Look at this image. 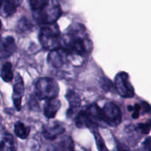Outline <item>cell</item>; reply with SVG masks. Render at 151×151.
<instances>
[{
	"instance_id": "1",
	"label": "cell",
	"mask_w": 151,
	"mask_h": 151,
	"mask_svg": "<svg viewBox=\"0 0 151 151\" xmlns=\"http://www.w3.org/2000/svg\"><path fill=\"white\" fill-rule=\"evenodd\" d=\"M61 15L62 10L57 0H49L47 5L33 13L34 18L38 23L46 25L56 23Z\"/></svg>"
},
{
	"instance_id": "2",
	"label": "cell",
	"mask_w": 151,
	"mask_h": 151,
	"mask_svg": "<svg viewBox=\"0 0 151 151\" xmlns=\"http://www.w3.org/2000/svg\"><path fill=\"white\" fill-rule=\"evenodd\" d=\"M60 32L56 24L44 27L39 32V42L43 48L49 50H54L59 48L61 41L59 40Z\"/></svg>"
},
{
	"instance_id": "3",
	"label": "cell",
	"mask_w": 151,
	"mask_h": 151,
	"mask_svg": "<svg viewBox=\"0 0 151 151\" xmlns=\"http://www.w3.org/2000/svg\"><path fill=\"white\" fill-rule=\"evenodd\" d=\"M59 92V84L53 78H40L35 85V94L40 100H48L56 98Z\"/></svg>"
},
{
	"instance_id": "4",
	"label": "cell",
	"mask_w": 151,
	"mask_h": 151,
	"mask_svg": "<svg viewBox=\"0 0 151 151\" xmlns=\"http://www.w3.org/2000/svg\"><path fill=\"white\" fill-rule=\"evenodd\" d=\"M115 87L118 94L124 98H130L134 96V89L129 82L128 75L126 72H121L117 74L114 81Z\"/></svg>"
},
{
	"instance_id": "5",
	"label": "cell",
	"mask_w": 151,
	"mask_h": 151,
	"mask_svg": "<svg viewBox=\"0 0 151 151\" xmlns=\"http://www.w3.org/2000/svg\"><path fill=\"white\" fill-rule=\"evenodd\" d=\"M104 120L110 126L115 127L121 122V114L119 108L114 103L107 102L102 109Z\"/></svg>"
},
{
	"instance_id": "6",
	"label": "cell",
	"mask_w": 151,
	"mask_h": 151,
	"mask_svg": "<svg viewBox=\"0 0 151 151\" xmlns=\"http://www.w3.org/2000/svg\"><path fill=\"white\" fill-rule=\"evenodd\" d=\"M16 46L13 37L0 38V59H5L16 51Z\"/></svg>"
},
{
	"instance_id": "7",
	"label": "cell",
	"mask_w": 151,
	"mask_h": 151,
	"mask_svg": "<svg viewBox=\"0 0 151 151\" xmlns=\"http://www.w3.org/2000/svg\"><path fill=\"white\" fill-rule=\"evenodd\" d=\"M84 111L94 127L102 126V124H105L102 109H101L96 104L91 105Z\"/></svg>"
},
{
	"instance_id": "8",
	"label": "cell",
	"mask_w": 151,
	"mask_h": 151,
	"mask_svg": "<svg viewBox=\"0 0 151 151\" xmlns=\"http://www.w3.org/2000/svg\"><path fill=\"white\" fill-rule=\"evenodd\" d=\"M25 91V86L22 78L19 75L16 76L15 83L13 86V100L14 106L18 111H20L22 107V99Z\"/></svg>"
},
{
	"instance_id": "9",
	"label": "cell",
	"mask_w": 151,
	"mask_h": 151,
	"mask_svg": "<svg viewBox=\"0 0 151 151\" xmlns=\"http://www.w3.org/2000/svg\"><path fill=\"white\" fill-rule=\"evenodd\" d=\"M68 55V54L65 50L62 48H58L50 52L48 55L47 61L53 67L59 68L65 63Z\"/></svg>"
},
{
	"instance_id": "10",
	"label": "cell",
	"mask_w": 151,
	"mask_h": 151,
	"mask_svg": "<svg viewBox=\"0 0 151 151\" xmlns=\"http://www.w3.org/2000/svg\"><path fill=\"white\" fill-rule=\"evenodd\" d=\"M60 107L61 102L59 99L53 98L47 100L44 108V116L48 119L54 118Z\"/></svg>"
},
{
	"instance_id": "11",
	"label": "cell",
	"mask_w": 151,
	"mask_h": 151,
	"mask_svg": "<svg viewBox=\"0 0 151 151\" xmlns=\"http://www.w3.org/2000/svg\"><path fill=\"white\" fill-rule=\"evenodd\" d=\"M65 132V127L59 123L46 126L43 130L44 137L48 140H53Z\"/></svg>"
},
{
	"instance_id": "12",
	"label": "cell",
	"mask_w": 151,
	"mask_h": 151,
	"mask_svg": "<svg viewBox=\"0 0 151 151\" xmlns=\"http://www.w3.org/2000/svg\"><path fill=\"white\" fill-rule=\"evenodd\" d=\"M66 99L68 100L70 105V109L68 111L69 113L73 112V111L77 109L81 106V99H80L79 96L72 90L68 91L66 94Z\"/></svg>"
},
{
	"instance_id": "13",
	"label": "cell",
	"mask_w": 151,
	"mask_h": 151,
	"mask_svg": "<svg viewBox=\"0 0 151 151\" xmlns=\"http://www.w3.org/2000/svg\"><path fill=\"white\" fill-rule=\"evenodd\" d=\"M22 0H4V12L7 16H11L16 11Z\"/></svg>"
},
{
	"instance_id": "14",
	"label": "cell",
	"mask_w": 151,
	"mask_h": 151,
	"mask_svg": "<svg viewBox=\"0 0 151 151\" xmlns=\"http://www.w3.org/2000/svg\"><path fill=\"white\" fill-rule=\"evenodd\" d=\"M0 151H16L14 139L10 134H6L0 142Z\"/></svg>"
},
{
	"instance_id": "15",
	"label": "cell",
	"mask_w": 151,
	"mask_h": 151,
	"mask_svg": "<svg viewBox=\"0 0 151 151\" xmlns=\"http://www.w3.org/2000/svg\"><path fill=\"white\" fill-rule=\"evenodd\" d=\"M14 132L19 138L25 139L29 136L30 128L22 122H17L14 125Z\"/></svg>"
},
{
	"instance_id": "16",
	"label": "cell",
	"mask_w": 151,
	"mask_h": 151,
	"mask_svg": "<svg viewBox=\"0 0 151 151\" xmlns=\"http://www.w3.org/2000/svg\"><path fill=\"white\" fill-rule=\"evenodd\" d=\"M1 78L4 82L9 83L13 80V73L12 69V64L10 62H6L1 69Z\"/></svg>"
},
{
	"instance_id": "17",
	"label": "cell",
	"mask_w": 151,
	"mask_h": 151,
	"mask_svg": "<svg viewBox=\"0 0 151 151\" xmlns=\"http://www.w3.org/2000/svg\"><path fill=\"white\" fill-rule=\"evenodd\" d=\"M30 5L31 9L34 12L38 11L46 6L48 3L49 0H28Z\"/></svg>"
},
{
	"instance_id": "18",
	"label": "cell",
	"mask_w": 151,
	"mask_h": 151,
	"mask_svg": "<svg viewBox=\"0 0 151 151\" xmlns=\"http://www.w3.org/2000/svg\"><path fill=\"white\" fill-rule=\"evenodd\" d=\"M94 137H95V140H96V145H97L98 150H99V151H108L106 145H105V142H104L103 139H102V137H101L100 134H99L98 131H94Z\"/></svg>"
},
{
	"instance_id": "19",
	"label": "cell",
	"mask_w": 151,
	"mask_h": 151,
	"mask_svg": "<svg viewBox=\"0 0 151 151\" xmlns=\"http://www.w3.org/2000/svg\"><path fill=\"white\" fill-rule=\"evenodd\" d=\"M30 28V24L29 21L25 19V18L21 19L19 22V23H18L17 30L19 32H23L25 31H28Z\"/></svg>"
},
{
	"instance_id": "20",
	"label": "cell",
	"mask_w": 151,
	"mask_h": 151,
	"mask_svg": "<svg viewBox=\"0 0 151 151\" xmlns=\"http://www.w3.org/2000/svg\"><path fill=\"white\" fill-rule=\"evenodd\" d=\"M61 148L63 151H74L73 144L70 138L65 139L61 143Z\"/></svg>"
},
{
	"instance_id": "21",
	"label": "cell",
	"mask_w": 151,
	"mask_h": 151,
	"mask_svg": "<svg viewBox=\"0 0 151 151\" xmlns=\"http://www.w3.org/2000/svg\"><path fill=\"white\" fill-rule=\"evenodd\" d=\"M101 86H102V88H103L105 91H108L110 90L111 88H112L113 84L109 79H107V78H104L101 81Z\"/></svg>"
},
{
	"instance_id": "22",
	"label": "cell",
	"mask_w": 151,
	"mask_h": 151,
	"mask_svg": "<svg viewBox=\"0 0 151 151\" xmlns=\"http://www.w3.org/2000/svg\"><path fill=\"white\" fill-rule=\"evenodd\" d=\"M139 129L141 130L142 134H147L150 131V125L149 123H142L139 125Z\"/></svg>"
},
{
	"instance_id": "23",
	"label": "cell",
	"mask_w": 151,
	"mask_h": 151,
	"mask_svg": "<svg viewBox=\"0 0 151 151\" xmlns=\"http://www.w3.org/2000/svg\"><path fill=\"white\" fill-rule=\"evenodd\" d=\"M141 109H142V106L139 104H136L135 106L133 107V114H132V116H133V119H137L139 116V113H140Z\"/></svg>"
},
{
	"instance_id": "24",
	"label": "cell",
	"mask_w": 151,
	"mask_h": 151,
	"mask_svg": "<svg viewBox=\"0 0 151 151\" xmlns=\"http://www.w3.org/2000/svg\"><path fill=\"white\" fill-rule=\"evenodd\" d=\"M144 151H151V137L147 139L144 142Z\"/></svg>"
},
{
	"instance_id": "25",
	"label": "cell",
	"mask_w": 151,
	"mask_h": 151,
	"mask_svg": "<svg viewBox=\"0 0 151 151\" xmlns=\"http://www.w3.org/2000/svg\"><path fill=\"white\" fill-rule=\"evenodd\" d=\"M142 108H143V110L145 113H150L151 112V106L150 104H148L146 102H143L142 104Z\"/></svg>"
},
{
	"instance_id": "26",
	"label": "cell",
	"mask_w": 151,
	"mask_h": 151,
	"mask_svg": "<svg viewBox=\"0 0 151 151\" xmlns=\"http://www.w3.org/2000/svg\"><path fill=\"white\" fill-rule=\"evenodd\" d=\"M115 151H129L127 149L124 148V147H118Z\"/></svg>"
},
{
	"instance_id": "27",
	"label": "cell",
	"mask_w": 151,
	"mask_h": 151,
	"mask_svg": "<svg viewBox=\"0 0 151 151\" xmlns=\"http://www.w3.org/2000/svg\"><path fill=\"white\" fill-rule=\"evenodd\" d=\"M1 4H2V0H0V7H1Z\"/></svg>"
},
{
	"instance_id": "28",
	"label": "cell",
	"mask_w": 151,
	"mask_h": 151,
	"mask_svg": "<svg viewBox=\"0 0 151 151\" xmlns=\"http://www.w3.org/2000/svg\"><path fill=\"white\" fill-rule=\"evenodd\" d=\"M1 21H0V29H1Z\"/></svg>"
},
{
	"instance_id": "29",
	"label": "cell",
	"mask_w": 151,
	"mask_h": 151,
	"mask_svg": "<svg viewBox=\"0 0 151 151\" xmlns=\"http://www.w3.org/2000/svg\"><path fill=\"white\" fill-rule=\"evenodd\" d=\"M50 151H57V150H50Z\"/></svg>"
}]
</instances>
